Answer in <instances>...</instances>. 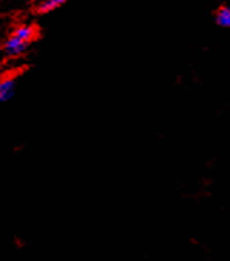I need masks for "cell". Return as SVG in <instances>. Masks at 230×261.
<instances>
[{
	"label": "cell",
	"mask_w": 230,
	"mask_h": 261,
	"mask_svg": "<svg viewBox=\"0 0 230 261\" xmlns=\"http://www.w3.org/2000/svg\"><path fill=\"white\" fill-rule=\"evenodd\" d=\"M66 0H39L36 3V12L37 13H48L50 10L56 9L60 5H63Z\"/></svg>",
	"instance_id": "cell-3"
},
{
	"label": "cell",
	"mask_w": 230,
	"mask_h": 261,
	"mask_svg": "<svg viewBox=\"0 0 230 261\" xmlns=\"http://www.w3.org/2000/svg\"><path fill=\"white\" fill-rule=\"evenodd\" d=\"M16 93V80L12 77L2 79L0 82V101L6 103L10 99H13Z\"/></svg>",
	"instance_id": "cell-2"
},
{
	"label": "cell",
	"mask_w": 230,
	"mask_h": 261,
	"mask_svg": "<svg viewBox=\"0 0 230 261\" xmlns=\"http://www.w3.org/2000/svg\"><path fill=\"white\" fill-rule=\"evenodd\" d=\"M13 35L17 36L19 39L25 40L26 43H30L33 39H35L36 29L32 28V26H28V24H25V26H19V28L16 29V30L13 32Z\"/></svg>",
	"instance_id": "cell-4"
},
{
	"label": "cell",
	"mask_w": 230,
	"mask_h": 261,
	"mask_svg": "<svg viewBox=\"0 0 230 261\" xmlns=\"http://www.w3.org/2000/svg\"><path fill=\"white\" fill-rule=\"evenodd\" d=\"M216 23L220 28H230V7L222 6L216 12Z\"/></svg>",
	"instance_id": "cell-5"
},
{
	"label": "cell",
	"mask_w": 230,
	"mask_h": 261,
	"mask_svg": "<svg viewBox=\"0 0 230 261\" xmlns=\"http://www.w3.org/2000/svg\"><path fill=\"white\" fill-rule=\"evenodd\" d=\"M28 44L25 40L19 39L17 36L12 35L7 39L5 44H3V51H5V56L7 57H17L23 55L26 49H28Z\"/></svg>",
	"instance_id": "cell-1"
}]
</instances>
